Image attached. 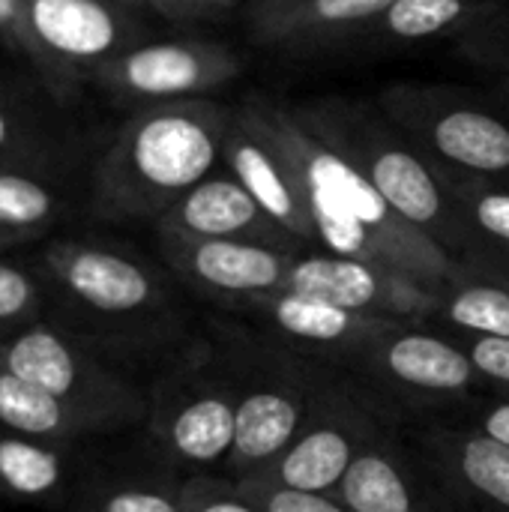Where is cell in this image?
<instances>
[{
  "instance_id": "1",
  "label": "cell",
  "mask_w": 509,
  "mask_h": 512,
  "mask_svg": "<svg viewBox=\"0 0 509 512\" xmlns=\"http://www.w3.org/2000/svg\"><path fill=\"white\" fill-rule=\"evenodd\" d=\"M243 114L288 168L318 249L387 267L438 294L459 276L450 252L405 222L375 183L294 111L252 105Z\"/></svg>"
},
{
  "instance_id": "2",
  "label": "cell",
  "mask_w": 509,
  "mask_h": 512,
  "mask_svg": "<svg viewBox=\"0 0 509 512\" xmlns=\"http://www.w3.org/2000/svg\"><path fill=\"white\" fill-rule=\"evenodd\" d=\"M48 291V315L141 381L189 354L165 276L141 255L90 237L48 240L33 264ZM147 384V381H141Z\"/></svg>"
},
{
  "instance_id": "3",
  "label": "cell",
  "mask_w": 509,
  "mask_h": 512,
  "mask_svg": "<svg viewBox=\"0 0 509 512\" xmlns=\"http://www.w3.org/2000/svg\"><path fill=\"white\" fill-rule=\"evenodd\" d=\"M231 111L210 99L138 108L96 162L93 207L105 219H162L225 162Z\"/></svg>"
},
{
  "instance_id": "4",
  "label": "cell",
  "mask_w": 509,
  "mask_h": 512,
  "mask_svg": "<svg viewBox=\"0 0 509 512\" xmlns=\"http://www.w3.org/2000/svg\"><path fill=\"white\" fill-rule=\"evenodd\" d=\"M375 411L399 423H438L468 417L480 402L495 396V387L474 369L462 342L393 321L345 375Z\"/></svg>"
},
{
  "instance_id": "5",
  "label": "cell",
  "mask_w": 509,
  "mask_h": 512,
  "mask_svg": "<svg viewBox=\"0 0 509 512\" xmlns=\"http://www.w3.org/2000/svg\"><path fill=\"white\" fill-rule=\"evenodd\" d=\"M237 399L234 450L222 477L246 480L264 474L306 429L330 369L291 357L258 339L213 345Z\"/></svg>"
},
{
  "instance_id": "6",
  "label": "cell",
  "mask_w": 509,
  "mask_h": 512,
  "mask_svg": "<svg viewBox=\"0 0 509 512\" xmlns=\"http://www.w3.org/2000/svg\"><path fill=\"white\" fill-rule=\"evenodd\" d=\"M0 360L87 420L99 438L138 429L147 420V384L48 312L3 336Z\"/></svg>"
},
{
  "instance_id": "7",
  "label": "cell",
  "mask_w": 509,
  "mask_h": 512,
  "mask_svg": "<svg viewBox=\"0 0 509 512\" xmlns=\"http://www.w3.org/2000/svg\"><path fill=\"white\" fill-rule=\"evenodd\" d=\"M141 429L156 462L180 477L225 471L234 450L237 399L216 348L195 345L147 384Z\"/></svg>"
},
{
  "instance_id": "8",
  "label": "cell",
  "mask_w": 509,
  "mask_h": 512,
  "mask_svg": "<svg viewBox=\"0 0 509 512\" xmlns=\"http://www.w3.org/2000/svg\"><path fill=\"white\" fill-rule=\"evenodd\" d=\"M300 117V114H297ZM315 135L333 144L342 156H348L390 201V207L441 243L450 252V243H459V222L447 210V195L438 177L426 168V162L384 135L375 123L357 117L345 105H330L327 111H309L300 117Z\"/></svg>"
},
{
  "instance_id": "9",
  "label": "cell",
  "mask_w": 509,
  "mask_h": 512,
  "mask_svg": "<svg viewBox=\"0 0 509 512\" xmlns=\"http://www.w3.org/2000/svg\"><path fill=\"white\" fill-rule=\"evenodd\" d=\"M27 60L54 90H69L138 45L144 27L123 0H24Z\"/></svg>"
},
{
  "instance_id": "10",
  "label": "cell",
  "mask_w": 509,
  "mask_h": 512,
  "mask_svg": "<svg viewBox=\"0 0 509 512\" xmlns=\"http://www.w3.org/2000/svg\"><path fill=\"white\" fill-rule=\"evenodd\" d=\"M390 429L393 423L345 375L330 372L306 429L264 474L288 489L336 495L354 459Z\"/></svg>"
},
{
  "instance_id": "11",
  "label": "cell",
  "mask_w": 509,
  "mask_h": 512,
  "mask_svg": "<svg viewBox=\"0 0 509 512\" xmlns=\"http://www.w3.org/2000/svg\"><path fill=\"white\" fill-rule=\"evenodd\" d=\"M240 306L252 315L267 345L339 375H348L366 348L393 324L297 291L264 294Z\"/></svg>"
},
{
  "instance_id": "12",
  "label": "cell",
  "mask_w": 509,
  "mask_h": 512,
  "mask_svg": "<svg viewBox=\"0 0 509 512\" xmlns=\"http://www.w3.org/2000/svg\"><path fill=\"white\" fill-rule=\"evenodd\" d=\"M240 75V57L228 45L201 39L138 42L108 60L96 81L117 99L135 105H162L201 99L204 93Z\"/></svg>"
},
{
  "instance_id": "13",
  "label": "cell",
  "mask_w": 509,
  "mask_h": 512,
  "mask_svg": "<svg viewBox=\"0 0 509 512\" xmlns=\"http://www.w3.org/2000/svg\"><path fill=\"white\" fill-rule=\"evenodd\" d=\"M282 291L309 294L360 315L387 318V321H414V324L435 318L438 297H441L438 291L402 273H393L387 267L360 258L333 255L324 249L312 255H294Z\"/></svg>"
},
{
  "instance_id": "14",
  "label": "cell",
  "mask_w": 509,
  "mask_h": 512,
  "mask_svg": "<svg viewBox=\"0 0 509 512\" xmlns=\"http://www.w3.org/2000/svg\"><path fill=\"white\" fill-rule=\"evenodd\" d=\"M159 249L171 273L222 303H246L285 288L294 252L249 240H195L159 234Z\"/></svg>"
},
{
  "instance_id": "15",
  "label": "cell",
  "mask_w": 509,
  "mask_h": 512,
  "mask_svg": "<svg viewBox=\"0 0 509 512\" xmlns=\"http://www.w3.org/2000/svg\"><path fill=\"white\" fill-rule=\"evenodd\" d=\"M408 444L462 512H509V444L471 423H423Z\"/></svg>"
},
{
  "instance_id": "16",
  "label": "cell",
  "mask_w": 509,
  "mask_h": 512,
  "mask_svg": "<svg viewBox=\"0 0 509 512\" xmlns=\"http://www.w3.org/2000/svg\"><path fill=\"white\" fill-rule=\"evenodd\" d=\"M336 495L351 512H462L420 453L393 429L354 459Z\"/></svg>"
},
{
  "instance_id": "17",
  "label": "cell",
  "mask_w": 509,
  "mask_h": 512,
  "mask_svg": "<svg viewBox=\"0 0 509 512\" xmlns=\"http://www.w3.org/2000/svg\"><path fill=\"white\" fill-rule=\"evenodd\" d=\"M159 234H180L195 240H249L276 246L282 252H300L303 243L273 222L249 189L231 177H207L189 189L159 222Z\"/></svg>"
},
{
  "instance_id": "18",
  "label": "cell",
  "mask_w": 509,
  "mask_h": 512,
  "mask_svg": "<svg viewBox=\"0 0 509 512\" xmlns=\"http://www.w3.org/2000/svg\"><path fill=\"white\" fill-rule=\"evenodd\" d=\"M84 444L0 429V498L72 510L81 486L93 474L84 459Z\"/></svg>"
},
{
  "instance_id": "19",
  "label": "cell",
  "mask_w": 509,
  "mask_h": 512,
  "mask_svg": "<svg viewBox=\"0 0 509 512\" xmlns=\"http://www.w3.org/2000/svg\"><path fill=\"white\" fill-rule=\"evenodd\" d=\"M225 165L231 174L249 189V195L261 204V210L279 222L288 234H294L303 246L315 243L312 219L294 189L288 168L282 165L279 153L261 138V132L246 120V114H231L225 132Z\"/></svg>"
},
{
  "instance_id": "20",
  "label": "cell",
  "mask_w": 509,
  "mask_h": 512,
  "mask_svg": "<svg viewBox=\"0 0 509 512\" xmlns=\"http://www.w3.org/2000/svg\"><path fill=\"white\" fill-rule=\"evenodd\" d=\"M417 129L426 144L450 165L477 174L509 171V126L489 111L468 105L423 108L417 114Z\"/></svg>"
},
{
  "instance_id": "21",
  "label": "cell",
  "mask_w": 509,
  "mask_h": 512,
  "mask_svg": "<svg viewBox=\"0 0 509 512\" xmlns=\"http://www.w3.org/2000/svg\"><path fill=\"white\" fill-rule=\"evenodd\" d=\"M393 0H255L252 36L258 42H294L381 18Z\"/></svg>"
},
{
  "instance_id": "22",
  "label": "cell",
  "mask_w": 509,
  "mask_h": 512,
  "mask_svg": "<svg viewBox=\"0 0 509 512\" xmlns=\"http://www.w3.org/2000/svg\"><path fill=\"white\" fill-rule=\"evenodd\" d=\"M36 165L0 162V252L42 240L63 216V198Z\"/></svg>"
},
{
  "instance_id": "23",
  "label": "cell",
  "mask_w": 509,
  "mask_h": 512,
  "mask_svg": "<svg viewBox=\"0 0 509 512\" xmlns=\"http://www.w3.org/2000/svg\"><path fill=\"white\" fill-rule=\"evenodd\" d=\"M72 512H186L183 477L165 465L153 471H96Z\"/></svg>"
},
{
  "instance_id": "24",
  "label": "cell",
  "mask_w": 509,
  "mask_h": 512,
  "mask_svg": "<svg viewBox=\"0 0 509 512\" xmlns=\"http://www.w3.org/2000/svg\"><path fill=\"white\" fill-rule=\"evenodd\" d=\"M0 429L33 435V438H57V441H93L96 429L57 402L51 393L21 378L0 360Z\"/></svg>"
},
{
  "instance_id": "25",
  "label": "cell",
  "mask_w": 509,
  "mask_h": 512,
  "mask_svg": "<svg viewBox=\"0 0 509 512\" xmlns=\"http://www.w3.org/2000/svg\"><path fill=\"white\" fill-rule=\"evenodd\" d=\"M435 315L462 336L509 339V285L495 279H462L459 273L441 291Z\"/></svg>"
},
{
  "instance_id": "26",
  "label": "cell",
  "mask_w": 509,
  "mask_h": 512,
  "mask_svg": "<svg viewBox=\"0 0 509 512\" xmlns=\"http://www.w3.org/2000/svg\"><path fill=\"white\" fill-rule=\"evenodd\" d=\"M48 312V291L33 264L0 255V339Z\"/></svg>"
},
{
  "instance_id": "27",
  "label": "cell",
  "mask_w": 509,
  "mask_h": 512,
  "mask_svg": "<svg viewBox=\"0 0 509 512\" xmlns=\"http://www.w3.org/2000/svg\"><path fill=\"white\" fill-rule=\"evenodd\" d=\"M471 6V0H393L381 27L396 39H426L459 24Z\"/></svg>"
},
{
  "instance_id": "28",
  "label": "cell",
  "mask_w": 509,
  "mask_h": 512,
  "mask_svg": "<svg viewBox=\"0 0 509 512\" xmlns=\"http://www.w3.org/2000/svg\"><path fill=\"white\" fill-rule=\"evenodd\" d=\"M45 159L48 144L36 129V120L9 90L0 87V162L42 168Z\"/></svg>"
},
{
  "instance_id": "29",
  "label": "cell",
  "mask_w": 509,
  "mask_h": 512,
  "mask_svg": "<svg viewBox=\"0 0 509 512\" xmlns=\"http://www.w3.org/2000/svg\"><path fill=\"white\" fill-rule=\"evenodd\" d=\"M234 483L264 512H351V507L339 495L288 489V486L276 483L270 474H255V477L234 480Z\"/></svg>"
},
{
  "instance_id": "30",
  "label": "cell",
  "mask_w": 509,
  "mask_h": 512,
  "mask_svg": "<svg viewBox=\"0 0 509 512\" xmlns=\"http://www.w3.org/2000/svg\"><path fill=\"white\" fill-rule=\"evenodd\" d=\"M183 507L186 512H264L222 474L183 477Z\"/></svg>"
},
{
  "instance_id": "31",
  "label": "cell",
  "mask_w": 509,
  "mask_h": 512,
  "mask_svg": "<svg viewBox=\"0 0 509 512\" xmlns=\"http://www.w3.org/2000/svg\"><path fill=\"white\" fill-rule=\"evenodd\" d=\"M462 348L468 351L474 369L495 390H507L509 396V339L504 336H465Z\"/></svg>"
},
{
  "instance_id": "32",
  "label": "cell",
  "mask_w": 509,
  "mask_h": 512,
  "mask_svg": "<svg viewBox=\"0 0 509 512\" xmlns=\"http://www.w3.org/2000/svg\"><path fill=\"white\" fill-rule=\"evenodd\" d=\"M471 219L474 225L509 246V192H480L471 198Z\"/></svg>"
},
{
  "instance_id": "33",
  "label": "cell",
  "mask_w": 509,
  "mask_h": 512,
  "mask_svg": "<svg viewBox=\"0 0 509 512\" xmlns=\"http://www.w3.org/2000/svg\"><path fill=\"white\" fill-rule=\"evenodd\" d=\"M465 423H471V426L483 429L486 435H492V438L509 444V396H504V399L489 396L486 402H480V405L465 417Z\"/></svg>"
},
{
  "instance_id": "34",
  "label": "cell",
  "mask_w": 509,
  "mask_h": 512,
  "mask_svg": "<svg viewBox=\"0 0 509 512\" xmlns=\"http://www.w3.org/2000/svg\"><path fill=\"white\" fill-rule=\"evenodd\" d=\"M0 42L27 57V21L24 0H0Z\"/></svg>"
},
{
  "instance_id": "35",
  "label": "cell",
  "mask_w": 509,
  "mask_h": 512,
  "mask_svg": "<svg viewBox=\"0 0 509 512\" xmlns=\"http://www.w3.org/2000/svg\"><path fill=\"white\" fill-rule=\"evenodd\" d=\"M123 3L147 6V9H153V12L165 15V18H174V21H189V18L204 12L195 0H123Z\"/></svg>"
},
{
  "instance_id": "36",
  "label": "cell",
  "mask_w": 509,
  "mask_h": 512,
  "mask_svg": "<svg viewBox=\"0 0 509 512\" xmlns=\"http://www.w3.org/2000/svg\"><path fill=\"white\" fill-rule=\"evenodd\" d=\"M201 9H210V6H231V3H237V0H195Z\"/></svg>"
}]
</instances>
